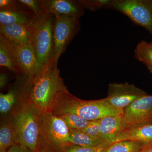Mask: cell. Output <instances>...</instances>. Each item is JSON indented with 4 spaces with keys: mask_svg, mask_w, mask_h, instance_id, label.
Here are the masks:
<instances>
[{
    "mask_svg": "<svg viewBox=\"0 0 152 152\" xmlns=\"http://www.w3.org/2000/svg\"><path fill=\"white\" fill-rule=\"evenodd\" d=\"M39 152H47V151H45V150H44L43 149H40L39 151Z\"/></svg>",
    "mask_w": 152,
    "mask_h": 152,
    "instance_id": "cell-30",
    "label": "cell"
},
{
    "mask_svg": "<svg viewBox=\"0 0 152 152\" xmlns=\"http://www.w3.org/2000/svg\"><path fill=\"white\" fill-rule=\"evenodd\" d=\"M122 116L123 115L109 116L99 120L101 137L106 146L110 145L120 132Z\"/></svg>",
    "mask_w": 152,
    "mask_h": 152,
    "instance_id": "cell-15",
    "label": "cell"
},
{
    "mask_svg": "<svg viewBox=\"0 0 152 152\" xmlns=\"http://www.w3.org/2000/svg\"><path fill=\"white\" fill-rule=\"evenodd\" d=\"M7 81V76L6 74L1 73L0 75V88H3L5 86Z\"/></svg>",
    "mask_w": 152,
    "mask_h": 152,
    "instance_id": "cell-28",
    "label": "cell"
},
{
    "mask_svg": "<svg viewBox=\"0 0 152 152\" xmlns=\"http://www.w3.org/2000/svg\"><path fill=\"white\" fill-rule=\"evenodd\" d=\"M7 152H32L31 150L20 144H17L10 147Z\"/></svg>",
    "mask_w": 152,
    "mask_h": 152,
    "instance_id": "cell-27",
    "label": "cell"
},
{
    "mask_svg": "<svg viewBox=\"0 0 152 152\" xmlns=\"http://www.w3.org/2000/svg\"><path fill=\"white\" fill-rule=\"evenodd\" d=\"M78 1L80 4L84 9L91 11L97 10L102 8H106L111 2V0H80Z\"/></svg>",
    "mask_w": 152,
    "mask_h": 152,
    "instance_id": "cell-23",
    "label": "cell"
},
{
    "mask_svg": "<svg viewBox=\"0 0 152 152\" xmlns=\"http://www.w3.org/2000/svg\"><path fill=\"white\" fill-rule=\"evenodd\" d=\"M105 146L104 145L95 147H84L72 145L68 147L64 152H100Z\"/></svg>",
    "mask_w": 152,
    "mask_h": 152,
    "instance_id": "cell-26",
    "label": "cell"
},
{
    "mask_svg": "<svg viewBox=\"0 0 152 152\" xmlns=\"http://www.w3.org/2000/svg\"><path fill=\"white\" fill-rule=\"evenodd\" d=\"M148 95L143 90L129 83L109 85L106 100L117 109L124 110L135 101Z\"/></svg>",
    "mask_w": 152,
    "mask_h": 152,
    "instance_id": "cell-9",
    "label": "cell"
},
{
    "mask_svg": "<svg viewBox=\"0 0 152 152\" xmlns=\"http://www.w3.org/2000/svg\"><path fill=\"white\" fill-rule=\"evenodd\" d=\"M0 9V25L22 24L31 26L35 19L34 14L19 1L3 0Z\"/></svg>",
    "mask_w": 152,
    "mask_h": 152,
    "instance_id": "cell-10",
    "label": "cell"
},
{
    "mask_svg": "<svg viewBox=\"0 0 152 152\" xmlns=\"http://www.w3.org/2000/svg\"><path fill=\"white\" fill-rule=\"evenodd\" d=\"M55 16L43 14L35 18L31 25V44L42 67L53 58V27Z\"/></svg>",
    "mask_w": 152,
    "mask_h": 152,
    "instance_id": "cell-5",
    "label": "cell"
},
{
    "mask_svg": "<svg viewBox=\"0 0 152 152\" xmlns=\"http://www.w3.org/2000/svg\"><path fill=\"white\" fill-rule=\"evenodd\" d=\"M22 87L11 89L7 94H0V112L5 115L10 114L16 106L21 94Z\"/></svg>",
    "mask_w": 152,
    "mask_h": 152,
    "instance_id": "cell-19",
    "label": "cell"
},
{
    "mask_svg": "<svg viewBox=\"0 0 152 152\" xmlns=\"http://www.w3.org/2000/svg\"><path fill=\"white\" fill-rule=\"evenodd\" d=\"M39 2L45 14L64 15L80 19L84 13V9L78 1L39 0Z\"/></svg>",
    "mask_w": 152,
    "mask_h": 152,
    "instance_id": "cell-12",
    "label": "cell"
},
{
    "mask_svg": "<svg viewBox=\"0 0 152 152\" xmlns=\"http://www.w3.org/2000/svg\"></svg>",
    "mask_w": 152,
    "mask_h": 152,
    "instance_id": "cell-33",
    "label": "cell"
},
{
    "mask_svg": "<svg viewBox=\"0 0 152 152\" xmlns=\"http://www.w3.org/2000/svg\"><path fill=\"white\" fill-rule=\"evenodd\" d=\"M69 140L72 145L81 147H95L105 145L101 137L89 135L77 130L69 129Z\"/></svg>",
    "mask_w": 152,
    "mask_h": 152,
    "instance_id": "cell-18",
    "label": "cell"
},
{
    "mask_svg": "<svg viewBox=\"0 0 152 152\" xmlns=\"http://www.w3.org/2000/svg\"><path fill=\"white\" fill-rule=\"evenodd\" d=\"M8 40L22 73L28 78L34 77L41 68L31 42L20 45Z\"/></svg>",
    "mask_w": 152,
    "mask_h": 152,
    "instance_id": "cell-11",
    "label": "cell"
},
{
    "mask_svg": "<svg viewBox=\"0 0 152 152\" xmlns=\"http://www.w3.org/2000/svg\"><path fill=\"white\" fill-rule=\"evenodd\" d=\"M127 140L139 141L148 144L152 143V123L121 131L110 144Z\"/></svg>",
    "mask_w": 152,
    "mask_h": 152,
    "instance_id": "cell-13",
    "label": "cell"
},
{
    "mask_svg": "<svg viewBox=\"0 0 152 152\" xmlns=\"http://www.w3.org/2000/svg\"><path fill=\"white\" fill-rule=\"evenodd\" d=\"M134 57L143 63L148 69L152 70V43L142 41L134 50Z\"/></svg>",
    "mask_w": 152,
    "mask_h": 152,
    "instance_id": "cell-21",
    "label": "cell"
},
{
    "mask_svg": "<svg viewBox=\"0 0 152 152\" xmlns=\"http://www.w3.org/2000/svg\"><path fill=\"white\" fill-rule=\"evenodd\" d=\"M149 144L139 141H123L106 146L100 152H138Z\"/></svg>",
    "mask_w": 152,
    "mask_h": 152,
    "instance_id": "cell-20",
    "label": "cell"
},
{
    "mask_svg": "<svg viewBox=\"0 0 152 152\" xmlns=\"http://www.w3.org/2000/svg\"><path fill=\"white\" fill-rule=\"evenodd\" d=\"M58 116L64 121L69 129L81 130L86 128L89 123V121L75 114H65Z\"/></svg>",
    "mask_w": 152,
    "mask_h": 152,
    "instance_id": "cell-22",
    "label": "cell"
},
{
    "mask_svg": "<svg viewBox=\"0 0 152 152\" xmlns=\"http://www.w3.org/2000/svg\"><path fill=\"white\" fill-rule=\"evenodd\" d=\"M79 131L89 135L101 137L99 120L90 121L86 128Z\"/></svg>",
    "mask_w": 152,
    "mask_h": 152,
    "instance_id": "cell-24",
    "label": "cell"
},
{
    "mask_svg": "<svg viewBox=\"0 0 152 152\" xmlns=\"http://www.w3.org/2000/svg\"><path fill=\"white\" fill-rule=\"evenodd\" d=\"M152 74V70H151L149 71Z\"/></svg>",
    "mask_w": 152,
    "mask_h": 152,
    "instance_id": "cell-31",
    "label": "cell"
},
{
    "mask_svg": "<svg viewBox=\"0 0 152 152\" xmlns=\"http://www.w3.org/2000/svg\"><path fill=\"white\" fill-rule=\"evenodd\" d=\"M7 152V151H4V152Z\"/></svg>",
    "mask_w": 152,
    "mask_h": 152,
    "instance_id": "cell-32",
    "label": "cell"
},
{
    "mask_svg": "<svg viewBox=\"0 0 152 152\" xmlns=\"http://www.w3.org/2000/svg\"><path fill=\"white\" fill-rule=\"evenodd\" d=\"M79 18L61 15L55 16L54 48L52 59L58 63L61 55L80 30Z\"/></svg>",
    "mask_w": 152,
    "mask_h": 152,
    "instance_id": "cell-7",
    "label": "cell"
},
{
    "mask_svg": "<svg viewBox=\"0 0 152 152\" xmlns=\"http://www.w3.org/2000/svg\"><path fill=\"white\" fill-rule=\"evenodd\" d=\"M106 8L126 15L152 35V0H114Z\"/></svg>",
    "mask_w": 152,
    "mask_h": 152,
    "instance_id": "cell-6",
    "label": "cell"
},
{
    "mask_svg": "<svg viewBox=\"0 0 152 152\" xmlns=\"http://www.w3.org/2000/svg\"><path fill=\"white\" fill-rule=\"evenodd\" d=\"M58 63L52 59L41 67L32 78L26 77L25 94L41 115L51 112L58 93L66 88L58 69Z\"/></svg>",
    "mask_w": 152,
    "mask_h": 152,
    "instance_id": "cell-1",
    "label": "cell"
},
{
    "mask_svg": "<svg viewBox=\"0 0 152 152\" xmlns=\"http://www.w3.org/2000/svg\"><path fill=\"white\" fill-rule=\"evenodd\" d=\"M19 2L26 6L34 15L35 17L42 15L44 13L42 11L39 1L37 0H19Z\"/></svg>",
    "mask_w": 152,
    "mask_h": 152,
    "instance_id": "cell-25",
    "label": "cell"
},
{
    "mask_svg": "<svg viewBox=\"0 0 152 152\" xmlns=\"http://www.w3.org/2000/svg\"><path fill=\"white\" fill-rule=\"evenodd\" d=\"M40 126V148L48 152H64L72 145L69 128L52 112L41 115Z\"/></svg>",
    "mask_w": 152,
    "mask_h": 152,
    "instance_id": "cell-4",
    "label": "cell"
},
{
    "mask_svg": "<svg viewBox=\"0 0 152 152\" xmlns=\"http://www.w3.org/2000/svg\"><path fill=\"white\" fill-rule=\"evenodd\" d=\"M1 35L9 40L20 45L31 43V26L26 25L14 24L0 26Z\"/></svg>",
    "mask_w": 152,
    "mask_h": 152,
    "instance_id": "cell-14",
    "label": "cell"
},
{
    "mask_svg": "<svg viewBox=\"0 0 152 152\" xmlns=\"http://www.w3.org/2000/svg\"><path fill=\"white\" fill-rule=\"evenodd\" d=\"M138 152H152V143L145 146Z\"/></svg>",
    "mask_w": 152,
    "mask_h": 152,
    "instance_id": "cell-29",
    "label": "cell"
},
{
    "mask_svg": "<svg viewBox=\"0 0 152 152\" xmlns=\"http://www.w3.org/2000/svg\"><path fill=\"white\" fill-rule=\"evenodd\" d=\"M10 119L17 133L19 144L32 152L40 149L41 114L32 104L22 87L18 104Z\"/></svg>",
    "mask_w": 152,
    "mask_h": 152,
    "instance_id": "cell-2",
    "label": "cell"
},
{
    "mask_svg": "<svg viewBox=\"0 0 152 152\" xmlns=\"http://www.w3.org/2000/svg\"><path fill=\"white\" fill-rule=\"evenodd\" d=\"M51 112L57 116L75 114L90 121L123 115L124 110L113 107L105 98L96 100L81 99L71 94L66 88L58 93Z\"/></svg>",
    "mask_w": 152,
    "mask_h": 152,
    "instance_id": "cell-3",
    "label": "cell"
},
{
    "mask_svg": "<svg viewBox=\"0 0 152 152\" xmlns=\"http://www.w3.org/2000/svg\"><path fill=\"white\" fill-rule=\"evenodd\" d=\"M19 144L17 133L10 120L1 123L0 127V152L7 151L16 144Z\"/></svg>",
    "mask_w": 152,
    "mask_h": 152,
    "instance_id": "cell-17",
    "label": "cell"
},
{
    "mask_svg": "<svg viewBox=\"0 0 152 152\" xmlns=\"http://www.w3.org/2000/svg\"><path fill=\"white\" fill-rule=\"evenodd\" d=\"M151 123L152 95L148 94L135 101L124 109L120 132Z\"/></svg>",
    "mask_w": 152,
    "mask_h": 152,
    "instance_id": "cell-8",
    "label": "cell"
},
{
    "mask_svg": "<svg viewBox=\"0 0 152 152\" xmlns=\"http://www.w3.org/2000/svg\"><path fill=\"white\" fill-rule=\"evenodd\" d=\"M0 66L16 74L22 73L8 40L0 36Z\"/></svg>",
    "mask_w": 152,
    "mask_h": 152,
    "instance_id": "cell-16",
    "label": "cell"
}]
</instances>
